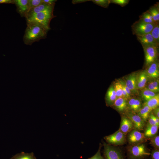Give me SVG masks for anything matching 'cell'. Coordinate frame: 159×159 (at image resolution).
I'll return each instance as SVG.
<instances>
[{
	"instance_id": "cell-1",
	"label": "cell",
	"mask_w": 159,
	"mask_h": 159,
	"mask_svg": "<svg viewBox=\"0 0 159 159\" xmlns=\"http://www.w3.org/2000/svg\"><path fill=\"white\" fill-rule=\"evenodd\" d=\"M27 27L23 37L24 44L31 45L33 43L45 39L49 31L41 24L36 22H26Z\"/></svg>"
},
{
	"instance_id": "cell-2",
	"label": "cell",
	"mask_w": 159,
	"mask_h": 159,
	"mask_svg": "<svg viewBox=\"0 0 159 159\" xmlns=\"http://www.w3.org/2000/svg\"><path fill=\"white\" fill-rule=\"evenodd\" d=\"M54 6H52L43 11L25 17L26 22L39 23L49 30L51 29L50 23L51 20L56 16L53 14Z\"/></svg>"
},
{
	"instance_id": "cell-3",
	"label": "cell",
	"mask_w": 159,
	"mask_h": 159,
	"mask_svg": "<svg viewBox=\"0 0 159 159\" xmlns=\"http://www.w3.org/2000/svg\"><path fill=\"white\" fill-rule=\"evenodd\" d=\"M129 156L130 159H142L150 155L143 144H139L131 146L128 148Z\"/></svg>"
},
{
	"instance_id": "cell-4",
	"label": "cell",
	"mask_w": 159,
	"mask_h": 159,
	"mask_svg": "<svg viewBox=\"0 0 159 159\" xmlns=\"http://www.w3.org/2000/svg\"><path fill=\"white\" fill-rule=\"evenodd\" d=\"M155 24L146 23L139 20L132 26V33L136 36L150 33Z\"/></svg>"
},
{
	"instance_id": "cell-5",
	"label": "cell",
	"mask_w": 159,
	"mask_h": 159,
	"mask_svg": "<svg viewBox=\"0 0 159 159\" xmlns=\"http://www.w3.org/2000/svg\"><path fill=\"white\" fill-rule=\"evenodd\" d=\"M145 56V64L148 67L157 60L158 47L155 46L143 47Z\"/></svg>"
},
{
	"instance_id": "cell-6",
	"label": "cell",
	"mask_w": 159,
	"mask_h": 159,
	"mask_svg": "<svg viewBox=\"0 0 159 159\" xmlns=\"http://www.w3.org/2000/svg\"><path fill=\"white\" fill-rule=\"evenodd\" d=\"M104 147L105 159H124L122 153L117 148L105 143Z\"/></svg>"
},
{
	"instance_id": "cell-7",
	"label": "cell",
	"mask_w": 159,
	"mask_h": 159,
	"mask_svg": "<svg viewBox=\"0 0 159 159\" xmlns=\"http://www.w3.org/2000/svg\"><path fill=\"white\" fill-rule=\"evenodd\" d=\"M125 135L118 130L112 134L105 136L104 139L110 144L121 145L124 144L126 141Z\"/></svg>"
},
{
	"instance_id": "cell-8",
	"label": "cell",
	"mask_w": 159,
	"mask_h": 159,
	"mask_svg": "<svg viewBox=\"0 0 159 159\" xmlns=\"http://www.w3.org/2000/svg\"><path fill=\"white\" fill-rule=\"evenodd\" d=\"M126 115L132 121L135 129L139 131L143 130L145 126V122L138 114L130 111L127 112Z\"/></svg>"
},
{
	"instance_id": "cell-9",
	"label": "cell",
	"mask_w": 159,
	"mask_h": 159,
	"mask_svg": "<svg viewBox=\"0 0 159 159\" xmlns=\"http://www.w3.org/2000/svg\"><path fill=\"white\" fill-rule=\"evenodd\" d=\"M145 138L143 133L135 129L130 132L128 137L129 143L133 145L142 143Z\"/></svg>"
},
{
	"instance_id": "cell-10",
	"label": "cell",
	"mask_w": 159,
	"mask_h": 159,
	"mask_svg": "<svg viewBox=\"0 0 159 159\" xmlns=\"http://www.w3.org/2000/svg\"><path fill=\"white\" fill-rule=\"evenodd\" d=\"M29 0H14L16 11L21 17H25L29 9Z\"/></svg>"
},
{
	"instance_id": "cell-11",
	"label": "cell",
	"mask_w": 159,
	"mask_h": 159,
	"mask_svg": "<svg viewBox=\"0 0 159 159\" xmlns=\"http://www.w3.org/2000/svg\"><path fill=\"white\" fill-rule=\"evenodd\" d=\"M147 67L145 71L148 79H157L159 76V63L158 59Z\"/></svg>"
},
{
	"instance_id": "cell-12",
	"label": "cell",
	"mask_w": 159,
	"mask_h": 159,
	"mask_svg": "<svg viewBox=\"0 0 159 159\" xmlns=\"http://www.w3.org/2000/svg\"><path fill=\"white\" fill-rule=\"evenodd\" d=\"M134 128L131 120L125 116H122L119 130L125 135L130 132Z\"/></svg>"
},
{
	"instance_id": "cell-13",
	"label": "cell",
	"mask_w": 159,
	"mask_h": 159,
	"mask_svg": "<svg viewBox=\"0 0 159 159\" xmlns=\"http://www.w3.org/2000/svg\"><path fill=\"white\" fill-rule=\"evenodd\" d=\"M136 37L143 47L150 46H155L159 47L156 44L150 33L142 35L136 36Z\"/></svg>"
},
{
	"instance_id": "cell-14",
	"label": "cell",
	"mask_w": 159,
	"mask_h": 159,
	"mask_svg": "<svg viewBox=\"0 0 159 159\" xmlns=\"http://www.w3.org/2000/svg\"><path fill=\"white\" fill-rule=\"evenodd\" d=\"M137 74L133 73L130 74L125 81L127 86L131 92H135L137 90L136 87Z\"/></svg>"
},
{
	"instance_id": "cell-15",
	"label": "cell",
	"mask_w": 159,
	"mask_h": 159,
	"mask_svg": "<svg viewBox=\"0 0 159 159\" xmlns=\"http://www.w3.org/2000/svg\"><path fill=\"white\" fill-rule=\"evenodd\" d=\"M148 79L145 70L142 71L137 74L136 83L137 90L142 89L144 88Z\"/></svg>"
},
{
	"instance_id": "cell-16",
	"label": "cell",
	"mask_w": 159,
	"mask_h": 159,
	"mask_svg": "<svg viewBox=\"0 0 159 159\" xmlns=\"http://www.w3.org/2000/svg\"><path fill=\"white\" fill-rule=\"evenodd\" d=\"M117 98L113 85H111L108 88L105 96V100L107 105L112 106Z\"/></svg>"
},
{
	"instance_id": "cell-17",
	"label": "cell",
	"mask_w": 159,
	"mask_h": 159,
	"mask_svg": "<svg viewBox=\"0 0 159 159\" xmlns=\"http://www.w3.org/2000/svg\"><path fill=\"white\" fill-rule=\"evenodd\" d=\"M127 99L123 97L117 98L112 105L118 111L122 112L124 111L127 107Z\"/></svg>"
},
{
	"instance_id": "cell-18",
	"label": "cell",
	"mask_w": 159,
	"mask_h": 159,
	"mask_svg": "<svg viewBox=\"0 0 159 159\" xmlns=\"http://www.w3.org/2000/svg\"><path fill=\"white\" fill-rule=\"evenodd\" d=\"M53 5H50L42 2L39 5L30 9L25 17L43 11Z\"/></svg>"
},
{
	"instance_id": "cell-19",
	"label": "cell",
	"mask_w": 159,
	"mask_h": 159,
	"mask_svg": "<svg viewBox=\"0 0 159 159\" xmlns=\"http://www.w3.org/2000/svg\"><path fill=\"white\" fill-rule=\"evenodd\" d=\"M127 106L131 110V111L137 113L141 108V102L140 100L138 99L132 98L127 102Z\"/></svg>"
},
{
	"instance_id": "cell-20",
	"label": "cell",
	"mask_w": 159,
	"mask_h": 159,
	"mask_svg": "<svg viewBox=\"0 0 159 159\" xmlns=\"http://www.w3.org/2000/svg\"><path fill=\"white\" fill-rule=\"evenodd\" d=\"M155 24H159V5L157 2L148 10Z\"/></svg>"
},
{
	"instance_id": "cell-21",
	"label": "cell",
	"mask_w": 159,
	"mask_h": 159,
	"mask_svg": "<svg viewBox=\"0 0 159 159\" xmlns=\"http://www.w3.org/2000/svg\"><path fill=\"white\" fill-rule=\"evenodd\" d=\"M159 127L157 125H147L144 133L145 138H150L154 136L157 133Z\"/></svg>"
},
{
	"instance_id": "cell-22",
	"label": "cell",
	"mask_w": 159,
	"mask_h": 159,
	"mask_svg": "<svg viewBox=\"0 0 159 159\" xmlns=\"http://www.w3.org/2000/svg\"><path fill=\"white\" fill-rule=\"evenodd\" d=\"M148 106L152 110L159 105V94H157L154 97L145 101L144 104Z\"/></svg>"
},
{
	"instance_id": "cell-23",
	"label": "cell",
	"mask_w": 159,
	"mask_h": 159,
	"mask_svg": "<svg viewBox=\"0 0 159 159\" xmlns=\"http://www.w3.org/2000/svg\"><path fill=\"white\" fill-rule=\"evenodd\" d=\"M151 110L148 106L143 104V107L137 113L143 120L145 122L148 118Z\"/></svg>"
},
{
	"instance_id": "cell-24",
	"label": "cell",
	"mask_w": 159,
	"mask_h": 159,
	"mask_svg": "<svg viewBox=\"0 0 159 159\" xmlns=\"http://www.w3.org/2000/svg\"><path fill=\"white\" fill-rule=\"evenodd\" d=\"M10 159H37L33 153H25L22 152L14 155Z\"/></svg>"
},
{
	"instance_id": "cell-25",
	"label": "cell",
	"mask_w": 159,
	"mask_h": 159,
	"mask_svg": "<svg viewBox=\"0 0 159 159\" xmlns=\"http://www.w3.org/2000/svg\"><path fill=\"white\" fill-rule=\"evenodd\" d=\"M139 20L146 23L156 24L154 22L152 16L148 10L139 16Z\"/></svg>"
},
{
	"instance_id": "cell-26",
	"label": "cell",
	"mask_w": 159,
	"mask_h": 159,
	"mask_svg": "<svg viewBox=\"0 0 159 159\" xmlns=\"http://www.w3.org/2000/svg\"><path fill=\"white\" fill-rule=\"evenodd\" d=\"M146 88L155 93L159 91V80L154 79L150 81L148 84Z\"/></svg>"
},
{
	"instance_id": "cell-27",
	"label": "cell",
	"mask_w": 159,
	"mask_h": 159,
	"mask_svg": "<svg viewBox=\"0 0 159 159\" xmlns=\"http://www.w3.org/2000/svg\"><path fill=\"white\" fill-rule=\"evenodd\" d=\"M156 94V93L146 88L143 89L141 93L142 97L145 101L154 97Z\"/></svg>"
},
{
	"instance_id": "cell-28",
	"label": "cell",
	"mask_w": 159,
	"mask_h": 159,
	"mask_svg": "<svg viewBox=\"0 0 159 159\" xmlns=\"http://www.w3.org/2000/svg\"><path fill=\"white\" fill-rule=\"evenodd\" d=\"M150 34L157 45H159V24L155 25Z\"/></svg>"
},
{
	"instance_id": "cell-29",
	"label": "cell",
	"mask_w": 159,
	"mask_h": 159,
	"mask_svg": "<svg viewBox=\"0 0 159 159\" xmlns=\"http://www.w3.org/2000/svg\"><path fill=\"white\" fill-rule=\"evenodd\" d=\"M113 86L117 98L123 97L122 87L119 81L115 82Z\"/></svg>"
},
{
	"instance_id": "cell-30",
	"label": "cell",
	"mask_w": 159,
	"mask_h": 159,
	"mask_svg": "<svg viewBox=\"0 0 159 159\" xmlns=\"http://www.w3.org/2000/svg\"><path fill=\"white\" fill-rule=\"evenodd\" d=\"M94 4L102 7L107 8L110 3V0H92Z\"/></svg>"
},
{
	"instance_id": "cell-31",
	"label": "cell",
	"mask_w": 159,
	"mask_h": 159,
	"mask_svg": "<svg viewBox=\"0 0 159 159\" xmlns=\"http://www.w3.org/2000/svg\"><path fill=\"white\" fill-rule=\"evenodd\" d=\"M150 144L153 146L155 149L159 148V136L157 135L152 137L150 140Z\"/></svg>"
},
{
	"instance_id": "cell-32",
	"label": "cell",
	"mask_w": 159,
	"mask_h": 159,
	"mask_svg": "<svg viewBox=\"0 0 159 159\" xmlns=\"http://www.w3.org/2000/svg\"><path fill=\"white\" fill-rule=\"evenodd\" d=\"M129 1V0H110V3L119 5L122 7L127 5Z\"/></svg>"
},
{
	"instance_id": "cell-33",
	"label": "cell",
	"mask_w": 159,
	"mask_h": 159,
	"mask_svg": "<svg viewBox=\"0 0 159 159\" xmlns=\"http://www.w3.org/2000/svg\"><path fill=\"white\" fill-rule=\"evenodd\" d=\"M42 3V0H29L28 4L29 9L39 5Z\"/></svg>"
},
{
	"instance_id": "cell-34",
	"label": "cell",
	"mask_w": 159,
	"mask_h": 159,
	"mask_svg": "<svg viewBox=\"0 0 159 159\" xmlns=\"http://www.w3.org/2000/svg\"><path fill=\"white\" fill-rule=\"evenodd\" d=\"M152 159H159V149H155L152 152L151 154Z\"/></svg>"
},
{
	"instance_id": "cell-35",
	"label": "cell",
	"mask_w": 159,
	"mask_h": 159,
	"mask_svg": "<svg viewBox=\"0 0 159 159\" xmlns=\"http://www.w3.org/2000/svg\"><path fill=\"white\" fill-rule=\"evenodd\" d=\"M118 81L120 82V84L123 87L128 95L130 97L131 92L127 86L125 81L122 80H120Z\"/></svg>"
},
{
	"instance_id": "cell-36",
	"label": "cell",
	"mask_w": 159,
	"mask_h": 159,
	"mask_svg": "<svg viewBox=\"0 0 159 159\" xmlns=\"http://www.w3.org/2000/svg\"><path fill=\"white\" fill-rule=\"evenodd\" d=\"M100 146L96 154L92 157L88 159H104L103 157L101 156L100 153Z\"/></svg>"
},
{
	"instance_id": "cell-37",
	"label": "cell",
	"mask_w": 159,
	"mask_h": 159,
	"mask_svg": "<svg viewBox=\"0 0 159 159\" xmlns=\"http://www.w3.org/2000/svg\"><path fill=\"white\" fill-rule=\"evenodd\" d=\"M148 125L153 126L157 125L153 119L150 114V113L148 117Z\"/></svg>"
},
{
	"instance_id": "cell-38",
	"label": "cell",
	"mask_w": 159,
	"mask_h": 159,
	"mask_svg": "<svg viewBox=\"0 0 159 159\" xmlns=\"http://www.w3.org/2000/svg\"><path fill=\"white\" fill-rule=\"evenodd\" d=\"M57 1L56 0H42V2L50 5H55V2Z\"/></svg>"
},
{
	"instance_id": "cell-39",
	"label": "cell",
	"mask_w": 159,
	"mask_h": 159,
	"mask_svg": "<svg viewBox=\"0 0 159 159\" xmlns=\"http://www.w3.org/2000/svg\"><path fill=\"white\" fill-rule=\"evenodd\" d=\"M150 114L153 119L157 125L159 127V119L156 116H155L152 112H150Z\"/></svg>"
},
{
	"instance_id": "cell-40",
	"label": "cell",
	"mask_w": 159,
	"mask_h": 159,
	"mask_svg": "<svg viewBox=\"0 0 159 159\" xmlns=\"http://www.w3.org/2000/svg\"><path fill=\"white\" fill-rule=\"evenodd\" d=\"M14 4V0H0V4Z\"/></svg>"
},
{
	"instance_id": "cell-41",
	"label": "cell",
	"mask_w": 159,
	"mask_h": 159,
	"mask_svg": "<svg viewBox=\"0 0 159 159\" xmlns=\"http://www.w3.org/2000/svg\"><path fill=\"white\" fill-rule=\"evenodd\" d=\"M153 110V114L158 118H159V108L157 107Z\"/></svg>"
},
{
	"instance_id": "cell-42",
	"label": "cell",
	"mask_w": 159,
	"mask_h": 159,
	"mask_svg": "<svg viewBox=\"0 0 159 159\" xmlns=\"http://www.w3.org/2000/svg\"><path fill=\"white\" fill-rule=\"evenodd\" d=\"M90 0H74L72 1V3L73 4H76L84 2Z\"/></svg>"
}]
</instances>
